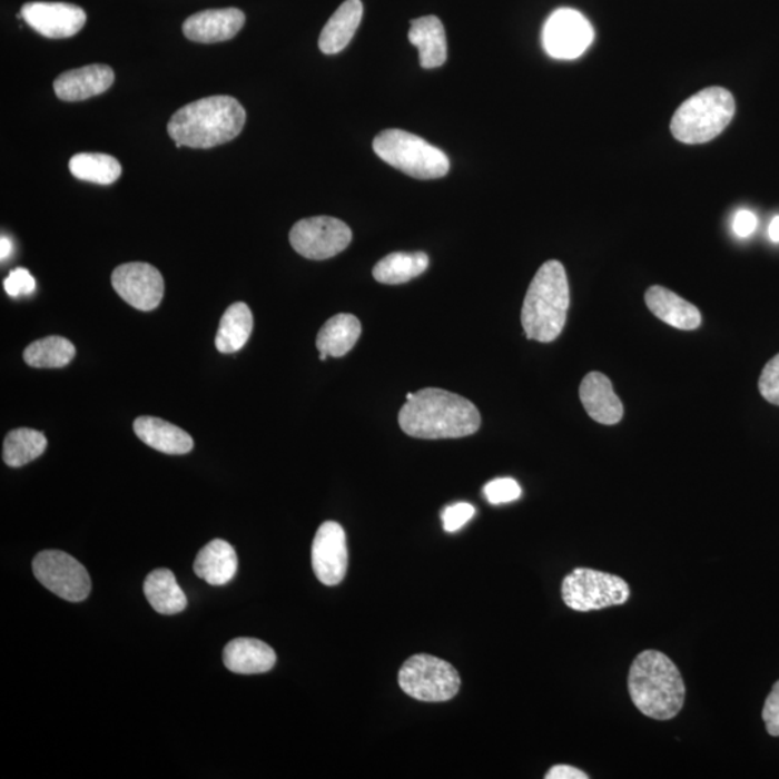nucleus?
Instances as JSON below:
<instances>
[{
  "label": "nucleus",
  "mask_w": 779,
  "mask_h": 779,
  "mask_svg": "<svg viewBox=\"0 0 779 779\" xmlns=\"http://www.w3.org/2000/svg\"><path fill=\"white\" fill-rule=\"evenodd\" d=\"M398 423L416 440H457L479 432L481 415L475 404L460 394L431 387L412 394L398 413Z\"/></svg>",
  "instance_id": "nucleus-1"
},
{
  "label": "nucleus",
  "mask_w": 779,
  "mask_h": 779,
  "mask_svg": "<svg viewBox=\"0 0 779 779\" xmlns=\"http://www.w3.org/2000/svg\"><path fill=\"white\" fill-rule=\"evenodd\" d=\"M246 119L245 107L234 97H206L184 106L170 117L168 134L177 148L209 149L236 139Z\"/></svg>",
  "instance_id": "nucleus-2"
},
{
  "label": "nucleus",
  "mask_w": 779,
  "mask_h": 779,
  "mask_svg": "<svg viewBox=\"0 0 779 779\" xmlns=\"http://www.w3.org/2000/svg\"><path fill=\"white\" fill-rule=\"evenodd\" d=\"M632 703L651 719L669 720L683 709L686 686L680 670L660 651L641 652L628 676Z\"/></svg>",
  "instance_id": "nucleus-3"
},
{
  "label": "nucleus",
  "mask_w": 779,
  "mask_h": 779,
  "mask_svg": "<svg viewBox=\"0 0 779 779\" xmlns=\"http://www.w3.org/2000/svg\"><path fill=\"white\" fill-rule=\"evenodd\" d=\"M569 305L571 290L566 270L558 260L545 262L530 284L521 310L525 337L552 343L566 325Z\"/></svg>",
  "instance_id": "nucleus-4"
},
{
  "label": "nucleus",
  "mask_w": 779,
  "mask_h": 779,
  "mask_svg": "<svg viewBox=\"0 0 779 779\" xmlns=\"http://www.w3.org/2000/svg\"><path fill=\"white\" fill-rule=\"evenodd\" d=\"M734 110L732 92L723 87H708L677 109L671 134L679 142L688 145L710 142L728 128Z\"/></svg>",
  "instance_id": "nucleus-5"
},
{
  "label": "nucleus",
  "mask_w": 779,
  "mask_h": 779,
  "mask_svg": "<svg viewBox=\"0 0 779 779\" xmlns=\"http://www.w3.org/2000/svg\"><path fill=\"white\" fill-rule=\"evenodd\" d=\"M373 149L384 162L413 178L436 179L450 172L446 154L408 131L383 130L374 139Z\"/></svg>",
  "instance_id": "nucleus-6"
},
{
  "label": "nucleus",
  "mask_w": 779,
  "mask_h": 779,
  "mask_svg": "<svg viewBox=\"0 0 779 779\" xmlns=\"http://www.w3.org/2000/svg\"><path fill=\"white\" fill-rule=\"evenodd\" d=\"M398 684L413 699L441 703L455 698L461 688V677L450 662L417 654L404 662L398 671Z\"/></svg>",
  "instance_id": "nucleus-7"
},
{
  "label": "nucleus",
  "mask_w": 779,
  "mask_h": 779,
  "mask_svg": "<svg viewBox=\"0 0 779 779\" xmlns=\"http://www.w3.org/2000/svg\"><path fill=\"white\" fill-rule=\"evenodd\" d=\"M564 603L571 610L589 612L623 605L630 598V586L615 574L578 568L562 583Z\"/></svg>",
  "instance_id": "nucleus-8"
},
{
  "label": "nucleus",
  "mask_w": 779,
  "mask_h": 779,
  "mask_svg": "<svg viewBox=\"0 0 779 779\" xmlns=\"http://www.w3.org/2000/svg\"><path fill=\"white\" fill-rule=\"evenodd\" d=\"M32 571L38 582L68 602H81L90 595L91 581L78 560L60 550L37 554Z\"/></svg>",
  "instance_id": "nucleus-9"
},
{
  "label": "nucleus",
  "mask_w": 779,
  "mask_h": 779,
  "mask_svg": "<svg viewBox=\"0 0 779 779\" xmlns=\"http://www.w3.org/2000/svg\"><path fill=\"white\" fill-rule=\"evenodd\" d=\"M292 247L310 260H326L339 255L353 240V231L344 221L334 217H310L292 227Z\"/></svg>",
  "instance_id": "nucleus-10"
},
{
  "label": "nucleus",
  "mask_w": 779,
  "mask_h": 779,
  "mask_svg": "<svg viewBox=\"0 0 779 779\" xmlns=\"http://www.w3.org/2000/svg\"><path fill=\"white\" fill-rule=\"evenodd\" d=\"M595 37L591 22L574 9H558L543 29V46L556 60H574L591 47Z\"/></svg>",
  "instance_id": "nucleus-11"
},
{
  "label": "nucleus",
  "mask_w": 779,
  "mask_h": 779,
  "mask_svg": "<svg viewBox=\"0 0 779 779\" xmlns=\"http://www.w3.org/2000/svg\"><path fill=\"white\" fill-rule=\"evenodd\" d=\"M117 295L139 310L158 308L164 298L165 284L160 272L149 263H126L111 275Z\"/></svg>",
  "instance_id": "nucleus-12"
},
{
  "label": "nucleus",
  "mask_w": 779,
  "mask_h": 779,
  "mask_svg": "<svg viewBox=\"0 0 779 779\" xmlns=\"http://www.w3.org/2000/svg\"><path fill=\"white\" fill-rule=\"evenodd\" d=\"M312 568L326 586H337L344 581L348 568L347 538L335 521H326L316 532L312 544Z\"/></svg>",
  "instance_id": "nucleus-13"
},
{
  "label": "nucleus",
  "mask_w": 779,
  "mask_h": 779,
  "mask_svg": "<svg viewBox=\"0 0 779 779\" xmlns=\"http://www.w3.org/2000/svg\"><path fill=\"white\" fill-rule=\"evenodd\" d=\"M21 18L33 31L51 39L75 37L87 22V14L80 7L61 2L26 3Z\"/></svg>",
  "instance_id": "nucleus-14"
},
{
  "label": "nucleus",
  "mask_w": 779,
  "mask_h": 779,
  "mask_svg": "<svg viewBox=\"0 0 779 779\" xmlns=\"http://www.w3.org/2000/svg\"><path fill=\"white\" fill-rule=\"evenodd\" d=\"M246 14L237 8L209 9L193 14L184 22V36L189 41L214 43L228 41L245 27Z\"/></svg>",
  "instance_id": "nucleus-15"
},
{
  "label": "nucleus",
  "mask_w": 779,
  "mask_h": 779,
  "mask_svg": "<svg viewBox=\"0 0 779 779\" xmlns=\"http://www.w3.org/2000/svg\"><path fill=\"white\" fill-rule=\"evenodd\" d=\"M115 82V71L106 65H91L62 72L53 91L62 101H82L103 95Z\"/></svg>",
  "instance_id": "nucleus-16"
},
{
  "label": "nucleus",
  "mask_w": 779,
  "mask_h": 779,
  "mask_svg": "<svg viewBox=\"0 0 779 779\" xmlns=\"http://www.w3.org/2000/svg\"><path fill=\"white\" fill-rule=\"evenodd\" d=\"M579 396L588 415L601 425L612 426L622 421L621 398L613 392L611 379L605 374L589 373L583 378Z\"/></svg>",
  "instance_id": "nucleus-17"
},
{
  "label": "nucleus",
  "mask_w": 779,
  "mask_h": 779,
  "mask_svg": "<svg viewBox=\"0 0 779 779\" xmlns=\"http://www.w3.org/2000/svg\"><path fill=\"white\" fill-rule=\"evenodd\" d=\"M224 665L236 674L267 673L276 664V652L255 638H237L223 652Z\"/></svg>",
  "instance_id": "nucleus-18"
},
{
  "label": "nucleus",
  "mask_w": 779,
  "mask_h": 779,
  "mask_svg": "<svg viewBox=\"0 0 779 779\" xmlns=\"http://www.w3.org/2000/svg\"><path fill=\"white\" fill-rule=\"evenodd\" d=\"M649 309L662 321L681 331H694L701 325V314L694 305L662 286H651L645 294Z\"/></svg>",
  "instance_id": "nucleus-19"
},
{
  "label": "nucleus",
  "mask_w": 779,
  "mask_h": 779,
  "mask_svg": "<svg viewBox=\"0 0 779 779\" xmlns=\"http://www.w3.org/2000/svg\"><path fill=\"white\" fill-rule=\"evenodd\" d=\"M136 435L155 451L168 455H185L193 451L194 441L181 427L159 417L142 416L134 423Z\"/></svg>",
  "instance_id": "nucleus-20"
},
{
  "label": "nucleus",
  "mask_w": 779,
  "mask_h": 779,
  "mask_svg": "<svg viewBox=\"0 0 779 779\" xmlns=\"http://www.w3.org/2000/svg\"><path fill=\"white\" fill-rule=\"evenodd\" d=\"M408 41L417 48L418 60L426 70L445 65L447 58L446 33L440 18L428 14V17L412 21Z\"/></svg>",
  "instance_id": "nucleus-21"
},
{
  "label": "nucleus",
  "mask_w": 779,
  "mask_h": 779,
  "mask_svg": "<svg viewBox=\"0 0 779 779\" xmlns=\"http://www.w3.org/2000/svg\"><path fill=\"white\" fill-rule=\"evenodd\" d=\"M238 559L230 543L217 539L199 550L194 572L213 586H224L236 576Z\"/></svg>",
  "instance_id": "nucleus-22"
},
{
  "label": "nucleus",
  "mask_w": 779,
  "mask_h": 779,
  "mask_svg": "<svg viewBox=\"0 0 779 779\" xmlns=\"http://www.w3.org/2000/svg\"><path fill=\"white\" fill-rule=\"evenodd\" d=\"M363 12L362 0H347L341 4L321 32V51L334 56L345 50L362 23Z\"/></svg>",
  "instance_id": "nucleus-23"
},
{
  "label": "nucleus",
  "mask_w": 779,
  "mask_h": 779,
  "mask_svg": "<svg viewBox=\"0 0 779 779\" xmlns=\"http://www.w3.org/2000/svg\"><path fill=\"white\" fill-rule=\"evenodd\" d=\"M362 337V323L357 316L339 314L326 321L316 337V348L328 357H344Z\"/></svg>",
  "instance_id": "nucleus-24"
},
{
  "label": "nucleus",
  "mask_w": 779,
  "mask_h": 779,
  "mask_svg": "<svg viewBox=\"0 0 779 779\" xmlns=\"http://www.w3.org/2000/svg\"><path fill=\"white\" fill-rule=\"evenodd\" d=\"M144 592L150 607L162 615H175L188 605V599L169 569H156L145 579Z\"/></svg>",
  "instance_id": "nucleus-25"
},
{
  "label": "nucleus",
  "mask_w": 779,
  "mask_h": 779,
  "mask_svg": "<svg viewBox=\"0 0 779 779\" xmlns=\"http://www.w3.org/2000/svg\"><path fill=\"white\" fill-rule=\"evenodd\" d=\"M427 266L426 253H392L374 266L373 276L383 285H402L423 275Z\"/></svg>",
  "instance_id": "nucleus-26"
},
{
  "label": "nucleus",
  "mask_w": 779,
  "mask_h": 779,
  "mask_svg": "<svg viewBox=\"0 0 779 779\" xmlns=\"http://www.w3.org/2000/svg\"><path fill=\"white\" fill-rule=\"evenodd\" d=\"M253 331V314L243 302L224 312L218 326L216 347L223 354H234L245 347Z\"/></svg>",
  "instance_id": "nucleus-27"
},
{
  "label": "nucleus",
  "mask_w": 779,
  "mask_h": 779,
  "mask_svg": "<svg viewBox=\"0 0 779 779\" xmlns=\"http://www.w3.org/2000/svg\"><path fill=\"white\" fill-rule=\"evenodd\" d=\"M47 450V437L42 432L21 427L9 432L3 442L4 464L21 467L36 461Z\"/></svg>",
  "instance_id": "nucleus-28"
},
{
  "label": "nucleus",
  "mask_w": 779,
  "mask_h": 779,
  "mask_svg": "<svg viewBox=\"0 0 779 779\" xmlns=\"http://www.w3.org/2000/svg\"><path fill=\"white\" fill-rule=\"evenodd\" d=\"M76 357L75 344L65 337H47L29 344L23 359L33 368H62Z\"/></svg>",
  "instance_id": "nucleus-29"
},
{
  "label": "nucleus",
  "mask_w": 779,
  "mask_h": 779,
  "mask_svg": "<svg viewBox=\"0 0 779 779\" xmlns=\"http://www.w3.org/2000/svg\"><path fill=\"white\" fill-rule=\"evenodd\" d=\"M70 172L80 181L99 185L115 184L120 178L121 165L114 156L105 154H78L70 160Z\"/></svg>",
  "instance_id": "nucleus-30"
},
{
  "label": "nucleus",
  "mask_w": 779,
  "mask_h": 779,
  "mask_svg": "<svg viewBox=\"0 0 779 779\" xmlns=\"http://www.w3.org/2000/svg\"><path fill=\"white\" fill-rule=\"evenodd\" d=\"M485 499L494 505L513 503L521 496V489L517 481L511 479H499L490 481L484 486Z\"/></svg>",
  "instance_id": "nucleus-31"
},
{
  "label": "nucleus",
  "mask_w": 779,
  "mask_h": 779,
  "mask_svg": "<svg viewBox=\"0 0 779 779\" xmlns=\"http://www.w3.org/2000/svg\"><path fill=\"white\" fill-rule=\"evenodd\" d=\"M759 392L767 402L779 406V354L763 368L759 377Z\"/></svg>",
  "instance_id": "nucleus-32"
},
{
  "label": "nucleus",
  "mask_w": 779,
  "mask_h": 779,
  "mask_svg": "<svg viewBox=\"0 0 779 779\" xmlns=\"http://www.w3.org/2000/svg\"><path fill=\"white\" fill-rule=\"evenodd\" d=\"M3 286L11 298H19V296L32 295L37 284L31 273L22 269V267H18V269L9 273V276L3 282Z\"/></svg>",
  "instance_id": "nucleus-33"
},
{
  "label": "nucleus",
  "mask_w": 779,
  "mask_h": 779,
  "mask_svg": "<svg viewBox=\"0 0 779 779\" xmlns=\"http://www.w3.org/2000/svg\"><path fill=\"white\" fill-rule=\"evenodd\" d=\"M475 515V509L471 504L457 503L454 505L446 506L442 511V523L443 529L447 533H455L457 530L464 527V525Z\"/></svg>",
  "instance_id": "nucleus-34"
},
{
  "label": "nucleus",
  "mask_w": 779,
  "mask_h": 779,
  "mask_svg": "<svg viewBox=\"0 0 779 779\" xmlns=\"http://www.w3.org/2000/svg\"><path fill=\"white\" fill-rule=\"evenodd\" d=\"M762 719L767 724L768 733L771 737H779V680L773 684L763 706Z\"/></svg>",
  "instance_id": "nucleus-35"
},
{
  "label": "nucleus",
  "mask_w": 779,
  "mask_h": 779,
  "mask_svg": "<svg viewBox=\"0 0 779 779\" xmlns=\"http://www.w3.org/2000/svg\"><path fill=\"white\" fill-rule=\"evenodd\" d=\"M757 217L748 209H740L733 220V231L739 237H749L757 228Z\"/></svg>",
  "instance_id": "nucleus-36"
},
{
  "label": "nucleus",
  "mask_w": 779,
  "mask_h": 779,
  "mask_svg": "<svg viewBox=\"0 0 779 779\" xmlns=\"http://www.w3.org/2000/svg\"><path fill=\"white\" fill-rule=\"evenodd\" d=\"M588 773L571 766H556L545 773V779H588Z\"/></svg>",
  "instance_id": "nucleus-37"
},
{
  "label": "nucleus",
  "mask_w": 779,
  "mask_h": 779,
  "mask_svg": "<svg viewBox=\"0 0 779 779\" xmlns=\"http://www.w3.org/2000/svg\"><path fill=\"white\" fill-rule=\"evenodd\" d=\"M12 250V241L9 240L8 237L2 236V238H0V257H2V260L8 259V257L11 256Z\"/></svg>",
  "instance_id": "nucleus-38"
},
{
  "label": "nucleus",
  "mask_w": 779,
  "mask_h": 779,
  "mask_svg": "<svg viewBox=\"0 0 779 779\" xmlns=\"http://www.w3.org/2000/svg\"><path fill=\"white\" fill-rule=\"evenodd\" d=\"M769 237L772 241L779 243V216L769 224Z\"/></svg>",
  "instance_id": "nucleus-39"
}]
</instances>
